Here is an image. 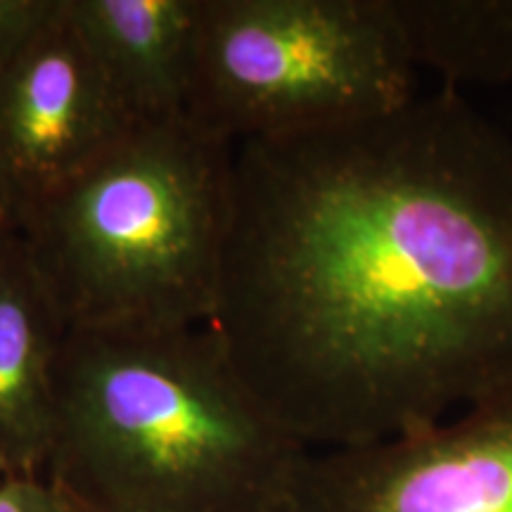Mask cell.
<instances>
[{
	"instance_id": "6da1fadb",
	"label": "cell",
	"mask_w": 512,
	"mask_h": 512,
	"mask_svg": "<svg viewBox=\"0 0 512 512\" xmlns=\"http://www.w3.org/2000/svg\"><path fill=\"white\" fill-rule=\"evenodd\" d=\"M309 451L406 437L512 384V136L456 88L235 145L209 325Z\"/></svg>"
},
{
	"instance_id": "7a4b0ae2",
	"label": "cell",
	"mask_w": 512,
	"mask_h": 512,
	"mask_svg": "<svg viewBox=\"0 0 512 512\" xmlns=\"http://www.w3.org/2000/svg\"><path fill=\"white\" fill-rule=\"evenodd\" d=\"M309 448L216 332L67 330L46 477L91 512H275Z\"/></svg>"
},
{
	"instance_id": "3957f363",
	"label": "cell",
	"mask_w": 512,
	"mask_h": 512,
	"mask_svg": "<svg viewBox=\"0 0 512 512\" xmlns=\"http://www.w3.org/2000/svg\"><path fill=\"white\" fill-rule=\"evenodd\" d=\"M235 145L190 117L131 124L15 216L67 330L211 325Z\"/></svg>"
},
{
	"instance_id": "277c9868",
	"label": "cell",
	"mask_w": 512,
	"mask_h": 512,
	"mask_svg": "<svg viewBox=\"0 0 512 512\" xmlns=\"http://www.w3.org/2000/svg\"><path fill=\"white\" fill-rule=\"evenodd\" d=\"M394 0H202L188 117L228 143L287 138L408 105Z\"/></svg>"
},
{
	"instance_id": "5b68a950",
	"label": "cell",
	"mask_w": 512,
	"mask_h": 512,
	"mask_svg": "<svg viewBox=\"0 0 512 512\" xmlns=\"http://www.w3.org/2000/svg\"><path fill=\"white\" fill-rule=\"evenodd\" d=\"M275 512H512V384L422 432L309 451Z\"/></svg>"
},
{
	"instance_id": "8992f818",
	"label": "cell",
	"mask_w": 512,
	"mask_h": 512,
	"mask_svg": "<svg viewBox=\"0 0 512 512\" xmlns=\"http://www.w3.org/2000/svg\"><path fill=\"white\" fill-rule=\"evenodd\" d=\"M133 121L67 15L0 67V197L12 221Z\"/></svg>"
},
{
	"instance_id": "52a82bcc",
	"label": "cell",
	"mask_w": 512,
	"mask_h": 512,
	"mask_svg": "<svg viewBox=\"0 0 512 512\" xmlns=\"http://www.w3.org/2000/svg\"><path fill=\"white\" fill-rule=\"evenodd\" d=\"M202 0H67L133 124L188 117Z\"/></svg>"
},
{
	"instance_id": "ba28073f",
	"label": "cell",
	"mask_w": 512,
	"mask_h": 512,
	"mask_svg": "<svg viewBox=\"0 0 512 512\" xmlns=\"http://www.w3.org/2000/svg\"><path fill=\"white\" fill-rule=\"evenodd\" d=\"M64 328L17 228L0 238V477H46Z\"/></svg>"
},
{
	"instance_id": "9c48e42d",
	"label": "cell",
	"mask_w": 512,
	"mask_h": 512,
	"mask_svg": "<svg viewBox=\"0 0 512 512\" xmlns=\"http://www.w3.org/2000/svg\"><path fill=\"white\" fill-rule=\"evenodd\" d=\"M415 64L458 83L512 81V0H394Z\"/></svg>"
},
{
	"instance_id": "30bf717a",
	"label": "cell",
	"mask_w": 512,
	"mask_h": 512,
	"mask_svg": "<svg viewBox=\"0 0 512 512\" xmlns=\"http://www.w3.org/2000/svg\"><path fill=\"white\" fill-rule=\"evenodd\" d=\"M62 0H0V67L22 53L60 12Z\"/></svg>"
},
{
	"instance_id": "8fae6325",
	"label": "cell",
	"mask_w": 512,
	"mask_h": 512,
	"mask_svg": "<svg viewBox=\"0 0 512 512\" xmlns=\"http://www.w3.org/2000/svg\"><path fill=\"white\" fill-rule=\"evenodd\" d=\"M0 512H81L48 477H0Z\"/></svg>"
},
{
	"instance_id": "7c38bea8",
	"label": "cell",
	"mask_w": 512,
	"mask_h": 512,
	"mask_svg": "<svg viewBox=\"0 0 512 512\" xmlns=\"http://www.w3.org/2000/svg\"><path fill=\"white\" fill-rule=\"evenodd\" d=\"M12 226H15V223H12V214H10V209L5 207L3 197H0V238H3L5 230H10Z\"/></svg>"
},
{
	"instance_id": "4fadbf2b",
	"label": "cell",
	"mask_w": 512,
	"mask_h": 512,
	"mask_svg": "<svg viewBox=\"0 0 512 512\" xmlns=\"http://www.w3.org/2000/svg\"><path fill=\"white\" fill-rule=\"evenodd\" d=\"M79 510H81V512H91V510H83V508H79Z\"/></svg>"
}]
</instances>
